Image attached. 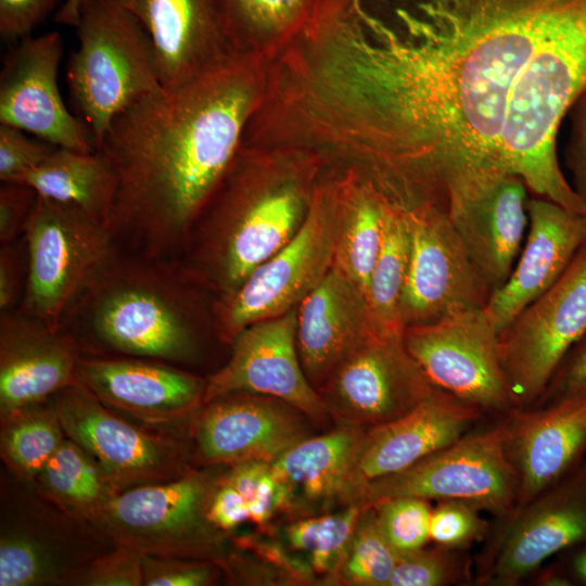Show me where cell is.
I'll return each instance as SVG.
<instances>
[{
    "instance_id": "obj_1",
    "label": "cell",
    "mask_w": 586,
    "mask_h": 586,
    "mask_svg": "<svg viewBox=\"0 0 586 586\" xmlns=\"http://www.w3.org/2000/svg\"><path fill=\"white\" fill-rule=\"evenodd\" d=\"M585 11L586 0H418L387 22L364 0H319L282 56L285 133L407 207H444L451 182L505 171L548 48Z\"/></svg>"
},
{
    "instance_id": "obj_2",
    "label": "cell",
    "mask_w": 586,
    "mask_h": 586,
    "mask_svg": "<svg viewBox=\"0 0 586 586\" xmlns=\"http://www.w3.org/2000/svg\"><path fill=\"white\" fill-rule=\"evenodd\" d=\"M273 58L232 52L113 119L95 150L116 179L106 227L118 250L180 257L193 221L243 145Z\"/></svg>"
},
{
    "instance_id": "obj_3",
    "label": "cell",
    "mask_w": 586,
    "mask_h": 586,
    "mask_svg": "<svg viewBox=\"0 0 586 586\" xmlns=\"http://www.w3.org/2000/svg\"><path fill=\"white\" fill-rule=\"evenodd\" d=\"M329 166L310 149L243 144L186 238L181 263L219 297L304 225Z\"/></svg>"
},
{
    "instance_id": "obj_4",
    "label": "cell",
    "mask_w": 586,
    "mask_h": 586,
    "mask_svg": "<svg viewBox=\"0 0 586 586\" xmlns=\"http://www.w3.org/2000/svg\"><path fill=\"white\" fill-rule=\"evenodd\" d=\"M216 298L179 258L117 249L68 308L61 328L82 355L137 357L180 367L200 358L207 336L220 340Z\"/></svg>"
},
{
    "instance_id": "obj_5",
    "label": "cell",
    "mask_w": 586,
    "mask_h": 586,
    "mask_svg": "<svg viewBox=\"0 0 586 586\" xmlns=\"http://www.w3.org/2000/svg\"><path fill=\"white\" fill-rule=\"evenodd\" d=\"M75 28L78 47L66 71L69 98L97 149L118 114L163 86L146 31L117 3L82 0Z\"/></svg>"
},
{
    "instance_id": "obj_6",
    "label": "cell",
    "mask_w": 586,
    "mask_h": 586,
    "mask_svg": "<svg viewBox=\"0 0 586 586\" xmlns=\"http://www.w3.org/2000/svg\"><path fill=\"white\" fill-rule=\"evenodd\" d=\"M336 212L328 167L298 232L214 304L220 341L230 345L246 327L291 310L321 282L334 263Z\"/></svg>"
},
{
    "instance_id": "obj_7",
    "label": "cell",
    "mask_w": 586,
    "mask_h": 586,
    "mask_svg": "<svg viewBox=\"0 0 586 586\" xmlns=\"http://www.w3.org/2000/svg\"><path fill=\"white\" fill-rule=\"evenodd\" d=\"M215 482L189 470L168 482L132 487L116 495L89 523L115 545L142 555L219 563L225 559L224 532L207 517Z\"/></svg>"
},
{
    "instance_id": "obj_8",
    "label": "cell",
    "mask_w": 586,
    "mask_h": 586,
    "mask_svg": "<svg viewBox=\"0 0 586 586\" xmlns=\"http://www.w3.org/2000/svg\"><path fill=\"white\" fill-rule=\"evenodd\" d=\"M24 237L28 277L17 310L61 329L68 308L117 247L104 222L39 195Z\"/></svg>"
},
{
    "instance_id": "obj_9",
    "label": "cell",
    "mask_w": 586,
    "mask_h": 586,
    "mask_svg": "<svg viewBox=\"0 0 586 586\" xmlns=\"http://www.w3.org/2000/svg\"><path fill=\"white\" fill-rule=\"evenodd\" d=\"M511 422L463 435L411 467L360 487L351 504L371 507L394 497L459 500L504 513L518 498L519 474L510 453Z\"/></svg>"
},
{
    "instance_id": "obj_10",
    "label": "cell",
    "mask_w": 586,
    "mask_h": 586,
    "mask_svg": "<svg viewBox=\"0 0 586 586\" xmlns=\"http://www.w3.org/2000/svg\"><path fill=\"white\" fill-rule=\"evenodd\" d=\"M44 403L65 435L99 462L118 493L168 482L189 471L187 453L177 441L118 417L80 383Z\"/></svg>"
},
{
    "instance_id": "obj_11",
    "label": "cell",
    "mask_w": 586,
    "mask_h": 586,
    "mask_svg": "<svg viewBox=\"0 0 586 586\" xmlns=\"http://www.w3.org/2000/svg\"><path fill=\"white\" fill-rule=\"evenodd\" d=\"M586 331V243L560 278L499 334L513 403L544 394L571 346Z\"/></svg>"
},
{
    "instance_id": "obj_12",
    "label": "cell",
    "mask_w": 586,
    "mask_h": 586,
    "mask_svg": "<svg viewBox=\"0 0 586 586\" xmlns=\"http://www.w3.org/2000/svg\"><path fill=\"white\" fill-rule=\"evenodd\" d=\"M409 260L400 298L404 327L485 308L491 289L473 263L447 212L432 204L406 208Z\"/></svg>"
},
{
    "instance_id": "obj_13",
    "label": "cell",
    "mask_w": 586,
    "mask_h": 586,
    "mask_svg": "<svg viewBox=\"0 0 586 586\" xmlns=\"http://www.w3.org/2000/svg\"><path fill=\"white\" fill-rule=\"evenodd\" d=\"M406 349L431 383L483 409L513 403L499 348V332L485 308L404 329Z\"/></svg>"
},
{
    "instance_id": "obj_14",
    "label": "cell",
    "mask_w": 586,
    "mask_h": 586,
    "mask_svg": "<svg viewBox=\"0 0 586 586\" xmlns=\"http://www.w3.org/2000/svg\"><path fill=\"white\" fill-rule=\"evenodd\" d=\"M436 390L406 349L403 335L373 334L317 392L334 423L369 429L407 415Z\"/></svg>"
},
{
    "instance_id": "obj_15",
    "label": "cell",
    "mask_w": 586,
    "mask_h": 586,
    "mask_svg": "<svg viewBox=\"0 0 586 586\" xmlns=\"http://www.w3.org/2000/svg\"><path fill=\"white\" fill-rule=\"evenodd\" d=\"M528 188L518 176L491 171L451 184L448 218L491 292L510 276L528 226Z\"/></svg>"
},
{
    "instance_id": "obj_16",
    "label": "cell",
    "mask_w": 586,
    "mask_h": 586,
    "mask_svg": "<svg viewBox=\"0 0 586 586\" xmlns=\"http://www.w3.org/2000/svg\"><path fill=\"white\" fill-rule=\"evenodd\" d=\"M310 423L304 412L282 399L237 392L203 404L192 418L191 436L202 464L272 463L311 436Z\"/></svg>"
},
{
    "instance_id": "obj_17",
    "label": "cell",
    "mask_w": 586,
    "mask_h": 586,
    "mask_svg": "<svg viewBox=\"0 0 586 586\" xmlns=\"http://www.w3.org/2000/svg\"><path fill=\"white\" fill-rule=\"evenodd\" d=\"M230 345L229 359L205 379L203 404L229 393H254L291 404L316 425L328 423L320 395L300 361L296 307L250 324Z\"/></svg>"
},
{
    "instance_id": "obj_18",
    "label": "cell",
    "mask_w": 586,
    "mask_h": 586,
    "mask_svg": "<svg viewBox=\"0 0 586 586\" xmlns=\"http://www.w3.org/2000/svg\"><path fill=\"white\" fill-rule=\"evenodd\" d=\"M62 38L51 31L22 39L0 76V123L55 146L94 151L88 129L65 105L58 85Z\"/></svg>"
},
{
    "instance_id": "obj_19",
    "label": "cell",
    "mask_w": 586,
    "mask_h": 586,
    "mask_svg": "<svg viewBox=\"0 0 586 586\" xmlns=\"http://www.w3.org/2000/svg\"><path fill=\"white\" fill-rule=\"evenodd\" d=\"M78 382L112 410L153 425L193 418L204 403L205 379L145 358L81 355Z\"/></svg>"
},
{
    "instance_id": "obj_20",
    "label": "cell",
    "mask_w": 586,
    "mask_h": 586,
    "mask_svg": "<svg viewBox=\"0 0 586 586\" xmlns=\"http://www.w3.org/2000/svg\"><path fill=\"white\" fill-rule=\"evenodd\" d=\"M82 353L65 330L20 310L0 313V416L77 384Z\"/></svg>"
},
{
    "instance_id": "obj_21",
    "label": "cell",
    "mask_w": 586,
    "mask_h": 586,
    "mask_svg": "<svg viewBox=\"0 0 586 586\" xmlns=\"http://www.w3.org/2000/svg\"><path fill=\"white\" fill-rule=\"evenodd\" d=\"M527 213V234L514 267L485 307L499 334L560 278L586 243V216L535 195Z\"/></svg>"
},
{
    "instance_id": "obj_22",
    "label": "cell",
    "mask_w": 586,
    "mask_h": 586,
    "mask_svg": "<svg viewBox=\"0 0 586 586\" xmlns=\"http://www.w3.org/2000/svg\"><path fill=\"white\" fill-rule=\"evenodd\" d=\"M479 410L437 388L407 415L367 429L348 505L355 493L370 481L400 472L461 438Z\"/></svg>"
},
{
    "instance_id": "obj_23",
    "label": "cell",
    "mask_w": 586,
    "mask_h": 586,
    "mask_svg": "<svg viewBox=\"0 0 586 586\" xmlns=\"http://www.w3.org/2000/svg\"><path fill=\"white\" fill-rule=\"evenodd\" d=\"M142 25L161 84L178 86L232 52L214 0H112Z\"/></svg>"
},
{
    "instance_id": "obj_24",
    "label": "cell",
    "mask_w": 586,
    "mask_h": 586,
    "mask_svg": "<svg viewBox=\"0 0 586 586\" xmlns=\"http://www.w3.org/2000/svg\"><path fill=\"white\" fill-rule=\"evenodd\" d=\"M373 334L365 292L334 266L296 307L297 353L316 391Z\"/></svg>"
},
{
    "instance_id": "obj_25",
    "label": "cell",
    "mask_w": 586,
    "mask_h": 586,
    "mask_svg": "<svg viewBox=\"0 0 586 586\" xmlns=\"http://www.w3.org/2000/svg\"><path fill=\"white\" fill-rule=\"evenodd\" d=\"M585 449L586 391L513 421L510 453L519 474V506L557 482Z\"/></svg>"
},
{
    "instance_id": "obj_26",
    "label": "cell",
    "mask_w": 586,
    "mask_h": 586,
    "mask_svg": "<svg viewBox=\"0 0 586 586\" xmlns=\"http://www.w3.org/2000/svg\"><path fill=\"white\" fill-rule=\"evenodd\" d=\"M586 540V468L527 510L502 543L494 575L511 585L546 558Z\"/></svg>"
},
{
    "instance_id": "obj_27",
    "label": "cell",
    "mask_w": 586,
    "mask_h": 586,
    "mask_svg": "<svg viewBox=\"0 0 586 586\" xmlns=\"http://www.w3.org/2000/svg\"><path fill=\"white\" fill-rule=\"evenodd\" d=\"M366 430L336 424L322 435L298 442L271 463L290 492L293 512L348 505Z\"/></svg>"
},
{
    "instance_id": "obj_28",
    "label": "cell",
    "mask_w": 586,
    "mask_h": 586,
    "mask_svg": "<svg viewBox=\"0 0 586 586\" xmlns=\"http://www.w3.org/2000/svg\"><path fill=\"white\" fill-rule=\"evenodd\" d=\"M328 170L337 225L333 266L366 294L382 244L388 196L354 167L329 165Z\"/></svg>"
},
{
    "instance_id": "obj_29",
    "label": "cell",
    "mask_w": 586,
    "mask_h": 586,
    "mask_svg": "<svg viewBox=\"0 0 586 586\" xmlns=\"http://www.w3.org/2000/svg\"><path fill=\"white\" fill-rule=\"evenodd\" d=\"M15 182L39 196L77 206L105 225L116 189L115 175L100 152L60 146Z\"/></svg>"
},
{
    "instance_id": "obj_30",
    "label": "cell",
    "mask_w": 586,
    "mask_h": 586,
    "mask_svg": "<svg viewBox=\"0 0 586 586\" xmlns=\"http://www.w3.org/2000/svg\"><path fill=\"white\" fill-rule=\"evenodd\" d=\"M318 0H214L235 52L277 55L304 27Z\"/></svg>"
},
{
    "instance_id": "obj_31",
    "label": "cell",
    "mask_w": 586,
    "mask_h": 586,
    "mask_svg": "<svg viewBox=\"0 0 586 586\" xmlns=\"http://www.w3.org/2000/svg\"><path fill=\"white\" fill-rule=\"evenodd\" d=\"M34 481L68 517L88 522L119 494L99 462L67 436Z\"/></svg>"
},
{
    "instance_id": "obj_32",
    "label": "cell",
    "mask_w": 586,
    "mask_h": 586,
    "mask_svg": "<svg viewBox=\"0 0 586 586\" xmlns=\"http://www.w3.org/2000/svg\"><path fill=\"white\" fill-rule=\"evenodd\" d=\"M410 237L406 208L387 199L382 244L372 268L366 298L375 334L402 336L400 298L409 260Z\"/></svg>"
},
{
    "instance_id": "obj_33",
    "label": "cell",
    "mask_w": 586,
    "mask_h": 586,
    "mask_svg": "<svg viewBox=\"0 0 586 586\" xmlns=\"http://www.w3.org/2000/svg\"><path fill=\"white\" fill-rule=\"evenodd\" d=\"M65 438L60 421L44 402L1 417V458L18 480L34 481Z\"/></svg>"
},
{
    "instance_id": "obj_34",
    "label": "cell",
    "mask_w": 586,
    "mask_h": 586,
    "mask_svg": "<svg viewBox=\"0 0 586 586\" xmlns=\"http://www.w3.org/2000/svg\"><path fill=\"white\" fill-rule=\"evenodd\" d=\"M361 511L360 505L351 504L339 512L301 518L285 527V537L308 557L314 573L331 577L347 550Z\"/></svg>"
},
{
    "instance_id": "obj_35",
    "label": "cell",
    "mask_w": 586,
    "mask_h": 586,
    "mask_svg": "<svg viewBox=\"0 0 586 586\" xmlns=\"http://www.w3.org/2000/svg\"><path fill=\"white\" fill-rule=\"evenodd\" d=\"M397 555L384 538L373 507H362L347 550L331 578L345 585L387 586Z\"/></svg>"
},
{
    "instance_id": "obj_36",
    "label": "cell",
    "mask_w": 586,
    "mask_h": 586,
    "mask_svg": "<svg viewBox=\"0 0 586 586\" xmlns=\"http://www.w3.org/2000/svg\"><path fill=\"white\" fill-rule=\"evenodd\" d=\"M75 572L63 566L53 550L31 534L2 531L0 586L69 584Z\"/></svg>"
},
{
    "instance_id": "obj_37",
    "label": "cell",
    "mask_w": 586,
    "mask_h": 586,
    "mask_svg": "<svg viewBox=\"0 0 586 586\" xmlns=\"http://www.w3.org/2000/svg\"><path fill=\"white\" fill-rule=\"evenodd\" d=\"M224 476L245 499L250 521L266 525L277 513H293L288 487L277 477L271 463L246 461L229 466Z\"/></svg>"
},
{
    "instance_id": "obj_38",
    "label": "cell",
    "mask_w": 586,
    "mask_h": 586,
    "mask_svg": "<svg viewBox=\"0 0 586 586\" xmlns=\"http://www.w3.org/2000/svg\"><path fill=\"white\" fill-rule=\"evenodd\" d=\"M379 527L397 557L417 551L430 539L431 512L426 499L394 497L374 506Z\"/></svg>"
},
{
    "instance_id": "obj_39",
    "label": "cell",
    "mask_w": 586,
    "mask_h": 586,
    "mask_svg": "<svg viewBox=\"0 0 586 586\" xmlns=\"http://www.w3.org/2000/svg\"><path fill=\"white\" fill-rule=\"evenodd\" d=\"M115 546L113 551L97 558L89 565L78 568L69 584L82 586L143 585V555L126 545Z\"/></svg>"
},
{
    "instance_id": "obj_40",
    "label": "cell",
    "mask_w": 586,
    "mask_h": 586,
    "mask_svg": "<svg viewBox=\"0 0 586 586\" xmlns=\"http://www.w3.org/2000/svg\"><path fill=\"white\" fill-rule=\"evenodd\" d=\"M26 133L16 127L0 124L1 182H15L41 165L59 148Z\"/></svg>"
},
{
    "instance_id": "obj_41",
    "label": "cell",
    "mask_w": 586,
    "mask_h": 586,
    "mask_svg": "<svg viewBox=\"0 0 586 586\" xmlns=\"http://www.w3.org/2000/svg\"><path fill=\"white\" fill-rule=\"evenodd\" d=\"M144 586H205L218 575V563L211 560L143 555Z\"/></svg>"
},
{
    "instance_id": "obj_42",
    "label": "cell",
    "mask_w": 586,
    "mask_h": 586,
    "mask_svg": "<svg viewBox=\"0 0 586 586\" xmlns=\"http://www.w3.org/2000/svg\"><path fill=\"white\" fill-rule=\"evenodd\" d=\"M483 530V520L476 513V507L470 504L444 500L431 512L430 539L443 547L468 545L479 537Z\"/></svg>"
},
{
    "instance_id": "obj_43",
    "label": "cell",
    "mask_w": 586,
    "mask_h": 586,
    "mask_svg": "<svg viewBox=\"0 0 586 586\" xmlns=\"http://www.w3.org/2000/svg\"><path fill=\"white\" fill-rule=\"evenodd\" d=\"M455 574L448 553L421 548L397 557L387 586H440L453 581Z\"/></svg>"
},
{
    "instance_id": "obj_44",
    "label": "cell",
    "mask_w": 586,
    "mask_h": 586,
    "mask_svg": "<svg viewBox=\"0 0 586 586\" xmlns=\"http://www.w3.org/2000/svg\"><path fill=\"white\" fill-rule=\"evenodd\" d=\"M0 244V313H5L18 309L23 301L28 256L24 235Z\"/></svg>"
},
{
    "instance_id": "obj_45",
    "label": "cell",
    "mask_w": 586,
    "mask_h": 586,
    "mask_svg": "<svg viewBox=\"0 0 586 586\" xmlns=\"http://www.w3.org/2000/svg\"><path fill=\"white\" fill-rule=\"evenodd\" d=\"M38 194L27 184L2 182L0 187V243L20 239L26 231Z\"/></svg>"
},
{
    "instance_id": "obj_46",
    "label": "cell",
    "mask_w": 586,
    "mask_h": 586,
    "mask_svg": "<svg viewBox=\"0 0 586 586\" xmlns=\"http://www.w3.org/2000/svg\"><path fill=\"white\" fill-rule=\"evenodd\" d=\"M58 0H0V34L7 41L24 39L54 10Z\"/></svg>"
},
{
    "instance_id": "obj_47",
    "label": "cell",
    "mask_w": 586,
    "mask_h": 586,
    "mask_svg": "<svg viewBox=\"0 0 586 586\" xmlns=\"http://www.w3.org/2000/svg\"><path fill=\"white\" fill-rule=\"evenodd\" d=\"M209 521L220 531L229 532L250 521V510L238 489L222 475L216 479L207 507Z\"/></svg>"
},
{
    "instance_id": "obj_48",
    "label": "cell",
    "mask_w": 586,
    "mask_h": 586,
    "mask_svg": "<svg viewBox=\"0 0 586 586\" xmlns=\"http://www.w3.org/2000/svg\"><path fill=\"white\" fill-rule=\"evenodd\" d=\"M582 391H586V331L564 355L544 394L556 400Z\"/></svg>"
},
{
    "instance_id": "obj_49",
    "label": "cell",
    "mask_w": 586,
    "mask_h": 586,
    "mask_svg": "<svg viewBox=\"0 0 586 586\" xmlns=\"http://www.w3.org/2000/svg\"><path fill=\"white\" fill-rule=\"evenodd\" d=\"M573 118L566 146V166L572 174V188L586 205V92L572 107Z\"/></svg>"
},
{
    "instance_id": "obj_50",
    "label": "cell",
    "mask_w": 586,
    "mask_h": 586,
    "mask_svg": "<svg viewBox=\"0 0 586 586\" xmlns=\"http://www.w3.org/2000/svg\"><path fill=\"white\" fill-rule=\"evenodd\" d=\"M81 2L82 0H65L55 13V22L75 27L78 23Z\"/></svg>"
},
{
    "instance_id": "obj_51",
    "label": "cell",
    "mask_w": 586,
    "mask_h": 586,
    "mask_svg": "<svg viewBox=\"0 0 586 586\" xmlns=\"http://www.w3.org/2000/svg\"><path fill=\"white\" fill-rule=\"evenodd\" d=\"M576 576L586 584V548L576 553L572 562Z\"/></svg>"
}]
</instances>
